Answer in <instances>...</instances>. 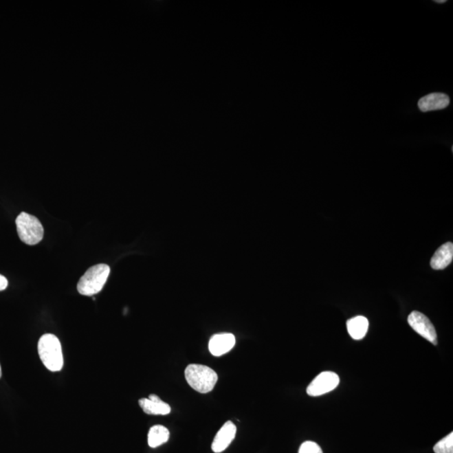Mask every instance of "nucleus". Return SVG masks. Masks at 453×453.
Wrapping results in <instances>:
<instances>
[{
	"label": "nucleus",
	"instance_id": "8",
	"mask_svg": "<svg viewBox=\"0 0 453 453\" xmlns=\"http://www.w3.org/2000/svg\"><path fill=\"white\" fill-rule=\"evenodd\" d=\"M235 337L232 333H219L213 335L209 341V351L213 356L220 357L230 351L234 347Z\"/></svg>",
	"mask_w": 453,
	"mask_h": 453
},
{
	"label": "nucleus",
	"instance_id": "18",
	"mask_svg": "<svg viewBox=\"0 0 453 453\" xmlns=\"http://www.w3.org/2000/svg\"><path fill=\"white\" fill-rule=\"evenodd\" d=\"M2 377V369H1V365H0V378Z\"/></svg>",
	"mask_w": 453,
	"mask_h": 453
},
{
	"label": "nucleus",
	"instance_id": "9",
	"mask_svg": "<svg viewBox=\"0 0 453 453\" xmlns=\"http://www.w3.org/2000/svg\"><path fill=\"white\" fill-rule=\"evenodd\" d=\"M144 413L153 416H166L170 413L171 408L168 404L163 401L156 395H150L149 398H142L139 401Z\"/></svg>",
	"mask_w": 453,
	"mask_h": 453
},
{
	"label": "nucleus",
	"instance_id": "2",
	"mask_svg": "<svg viewBox=\"0 0 453 453\" xmlns=\"http://www.w3.org/2000/svg\"><path fill=\"white\" fill-rule=\"evenodd\" d=\"M186 382L201 394L211 392L218 382V375L212 368L201 364H190L185 369Z\"/></svg>",
	"mask_w": 453,
	"mask_h": 453
},
{
	"label": "nucleus",
	"instance_id": "4",
	"mask_svg": "<svg viewBox=\"0 0 453 453\" xmlns=\"http://www.w3.org/2000/svg\"><path fill=\"white\" fill-rule=\"evenodd\" d=\"M17 233L23 243L28 245H36L44 237V228L35 216L22 212L15 219Z\"/></svg>",
	"mask_w": 453,
	"mask_h": 453
},
{
	"label": "nucleus",
	"instance_id": "13",
	"mask_svg": "<svg viewBox=\"0 0 453 453\" xmlns=\"http://www.w3.org/2000/svg\"><path fill=\"white\" fill-rule=\"evenodd\" d=\"M170 439L169 430L162 425L152 426L148 434V444L152 448H156L165 444Z\"/></svg>",
	"mask_w": 453,
	"mask_h": 453
},
{
	"label": "nucleus",
	"instance_id": "16",
	"mask_svg": "<svg viewBox=\"0 0 453 453\" xmlns=\"http://www.w3.org/2000/svg\"><path fill=\"white\" fill-rule=\"evenodd\" d=\"M8 287V280L2 275H0V291H5Z\"/></svg>",
	"mask_w": 453,
	"mask_h": 453
},
{
	"label": "nucleus",
	"instance_id": "7",
	"mask_svg": "<svg viewBox=\"0 0 453 453\" xmlns=\"http://www.w3.org/2000/svg\"><path fill=\"white\" fill-rule=\"evenodd\" d=\"M237 428L232 421H227L217 433L212 441V449L215 453H220L226 450L232 441L235 439Z\"/></svg>",
	"mask_w": 453,
	"mask_h": 453
},
{
	"label": "nucleus",
	"instance_id": "1",
	"mask_svg": "<svg viewBox=\"0 0 453 453\" xmlns=\"http://www.w3.org/2000/svg\"><path fill=\"white\" fill-rule=\"evenodd\" d=\"M38 353L45 368L52 372L62 371L64 364L62 344L54 334H44L38 342Z\"/></svg>",
	"mask_w": 453,
	"mask_h": 453
},
{
	"label": "nucleus",
	"instance_id": "14",
	"mask_svg": "<svg viewBox=\"0 0 453 453\" xmlns=\"http://www.w3.org/2000/svg\"><path fill=\"white\" fill-rule=\"evenodd\" d=\"M435 453H453V433L451 432L437 443L433 448Z\"/></svg>",
	"mask_w": 453,
	"mask_h": 453
},
{
	"label": "nucleus",
	"instance_id": "10",
	"mask_svg": "<svg viewBox=\"0 0 453 453\" xmlns=\"http://www.w3.org/2000/svg\"><path fill=\"white\" fill-rule=\"evenodd\" d=\"M449 104L450 98L447 94L434 93L421 98L418 102V107L421 112H430L447 108Z\"/></svg>",
	"mask_w": 453,
	"mask_h": 453
},
{
	"label": "nucleus",
	"instance_id": "5",
	"mask_svg": "<svg viewBox=\"0 0 453 453\" xmlns=\"http://www.w3.org/2000/svg\"><path fill=\"white\" fill-rule=\"evenodd\" d=\"M340 382V377L335 373L322 372L312 380L307 387V393L310 397H320L336 389Z\"/></svg>",
	"mask_w": 453,
	"mask_h": 453
},
{
	"label": "nucleus",
	"instance_id": "11",
	"mask_svg": "<svg viewBox=\"0 0 453 453\" xmlns=\"http://www.w3.org/2000/svg\"><path fill=\"white\" fill-rule=\"evenodd\" d=\"M453 258V245L448 242L441 245L434 254L431 261L433 269L440 270L447 268L451 264Z\"/></svg>",
	"mask_w": 453,
	"mask_h": 453
},
{
	"label": "nucleus",
	"instance_id": "3",
	"mask_svg": "<svg viewBox=\"0 0 453 453\" xmlns=\"http://www.w3.org/2000/svg\"><path fill=\"white\" fill-rule=\"evenodd\" d=\"M109 274V265L100 264L93 266L87 269L85 275L80 279L78 284V292L86 296L98 294L104 288Z\"/></svg>",
	"mask_w": 453,
	"mask_h": 453
},
{
	"label": "nucleus",
	"instance_id": "12",
	"mask_svg": "<svg viewBox=\"0 0 453 453\" xmlns=\"http://www.w3.org/2000/svg\"><path fill=\"white\" fill-rule=\"evenodd\" d=\"M347 329L353 340H363L368 329V319L363 316H357V317L350 319L347 322Z\"/></svg>",
	"mask_w": 453,
	"mask_h": 453
},
{
	"label": "nucleus",
	"instance_id": "17",
	"mask_svg": "<svg viewBox=\"0 0 453 453\" xmlns=\"http://www.w3.org/2000/svg\"><path fill=\"white\" fill-rule=\"evenodd\" d=\"M436 3H446V0H437V1H436Z\"/></svg>",
	"mask_w": 453,
	"mask_h": 453
},
{
	"label": "nucleus",
	"instance_id": "15",
	"mask_svg": "<svg viewBox=\"0 0 453 453\" xmlns=\"http://www.w3.org/2000/svg\"><path fill=\"white\" fill-rule=\"evenodd\" d=\"M298 453H323L322 448L314 441H305L300 447Z\"/></svg>",
	"mask_w": 453,
	"mask_h": 453
},
{
	"label": "nucleus",
	"instance_id": "6",
	"mask_svg": "<svg viewBox=\"0 0 453 453\" xmlns=\"http://www.w3.org/2000/svg\"><path fill=\"white\" fill-rule=\"evenodd\" d=\"M408 323L415 332L432 342L433 345H437V334L435 327L426 316L421 312L412 311L409 315Z\"/></svg>",
	"mask_w": 453,
	"mask_h": 453
}]
</instances>
